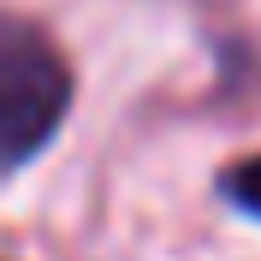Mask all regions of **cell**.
<instances>
[{
	"mask_svg": "<svg viewBox=\"0 0 261 261\" xmlns=\"http://www.w3.org/2000/svg\"><path fill=\"white\" fill-rule=\"evenodd\" d=\"M220 196H226L238 214L261 220V154H249V161H231L226 172H220Z\"/></svg>",
	"mask_w": 261,
	"mask_h": 261,
	"instance_id": "2",
	"label": "cell"
},
{
	"mask_svg": "<svg viewBox=\"0 0 261 261\" xmlns=\"http://www.w3.org/2000/svg\"><path fill=\"white\" fill-rule=\"evenodd\" d=\"M71 113V65L30 18L0 12V172H18L60 137Z\"/></svg>",
	"mask_w": 261,
	"mask_h": 261,
	"instance_id": "1",
	"label": "cell"
}]
</instances>
